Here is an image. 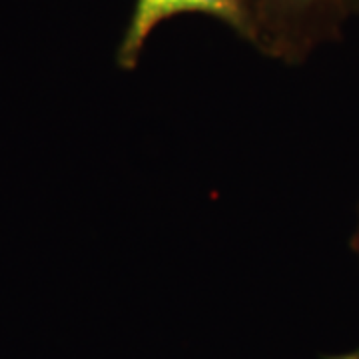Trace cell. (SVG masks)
<instances>
[{"mask_svg":"<svg viewBox=\"0 0 359 359\" xmlns=\"http://www.w3.org/2000/svg\"><path fill=\"white\" fill-rule=\"evenodd\" d=\"M351 245H353V252H355V256H358L359 259V218H358V228H355V233H353V242H351ZM337 359H359V349L358 351H353V353H349V355H341V358Z\"/></svg>","mask_w":359,"mask_h":359,"instance_id":"cell-3","label":"cell"},{"mask_svg":"<svg viewBox=\"0 0 359 359\" xmlns=\"http://www.w3.org/2000/svg\"><path fill=\"white\" fill-rule=\"evenodd\" d=\"M182 14H204L228 25L244 40H252L248 0H134L132 14L116 50L122 70H134L156 28Z\"/></svg>","mask_w":359,"mask_h":359,"instance_id":"cell-2","label":"cell"},{"mask_svg":"<svg viewBox=\"0 0 359 359\" xmlns=\"http://www.w3.org/2000/svg\"><path fill=\"white\" fill-rule=\"evenodd\" d=\"M252 40L257 50L287 65L341 39L353 16L351 0H248Z\"/></svg>","mask_w":359,"mask_h":359,"instance_id":"cell-1","label":"cell"},{"mask_svg":"<svg viewBox=\"0 0 359 359\" xmlns=\"http://www.w3.org/2000/svg\"><path fill=\"white\" fill-rule=\"evenodd\" d=\"M351 14L359 16V0H351Z\"/></svg>","mask_w":359,"mask_h":359,"instance_id":"cell-4","label":"cell"}]
</instances>
